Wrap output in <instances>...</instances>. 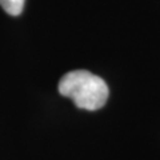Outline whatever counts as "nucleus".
I'll list each match as a JSON object with an SVG mask.
<instances>
[{
    "mask_svg": "<svg viewBox=\"0 0 160 160\" xmlns=\"http://www.w3.org/2000/svg\"><path fill=\"white\" fill-rule=\"evenodd\" d=\"M59 92L71 99L76 107L87 111L102 108L109 93L107 83L102 78L83 69L64 75L59 82Z\"/></svg>",
    "mask_w": 160,
    "mask_h": 160,
    "instance_id": "nucleus-1",
    "label": "nucleus"
},
{
    "mask_svg": "<svg viewBox=\"0 0 160 160\" xmlns=\"http://www.w3.org/2000/svg\"><path fill=\"white\" fill-rule=\"evenodd\" d=\"M0 6L7 13L18 16L24 8V0H0Z\"/></svg>",
    "mask_w": 160,
    "mask_h": 160,
    "instance_id": "nucleus-2",
    "label": "nucleus"
}]
</instances>
